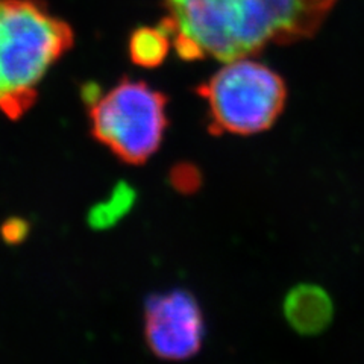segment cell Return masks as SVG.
I'll use <instances>...</instances> for the list:
<instances>
[{
    "label": "cell",
    "instance_id": "1",
    "mask_svg": "<svg viewBox=\"0 0 364 364\" xmlns=\"http://www.w3.org/2000/svg\"><path fill=\"white\" fill-rule=\"evenodd\" d=\"M337 0H164L161 26L184 61L247 58L313 37Z\"/></svg>",
    "mask_w": 364,
    "mask_h": 364
},
{
    "label": "cell",
    "instance_id": "2",
    "mask_svg": "<svg viewBox=\"0 0 364 364\" xmlns=\"http://www.w3.org/2000/svg\"><path fill=\"white\" fill-rule=\"evenodd\" d=\"M73 44L72 26L41 0H0V112L25 116L44 76Z\"/></svg>",
    "mask_w": 364,
    "mask_h": 364
},
{
    "label": "cell",
    "instance_id": "3",
    "mask_svg": "<svg viewBox=\"0 0 364 364\" xmlns=\"http://www.w3.org/2000/svg\"><path fill=\"white\" fill-rule=\"evenodd\" d=\"M198 95L208 109L210 131L215 135H254L270 129L287 102L284 79L254 60L226 61Z\"/></svg>",
    "mask_w": 364,
    "mask_h": 364
},
{
    "label": "cell",
    "instance_id": "4",
    "mask_svg": "<svg viewBox=\"0 0 364 364\" xmlns=\"http://www.w3.org/2000/svg\"><path fill=\"white\" fill-rule=\"evenodd\" d=\"M167 124V96L135 79H122L90 107L95 140L132 166L144 164L156 154Z\"/></svg>",
    "mask_w": 364,
    "mask_h": 364
},
{
    "label": "cell",
    "instance_id": "5",
    "mask_svg": "<svg viewBox=\"0 0 364 364\" xmlns=\"http://www.w3.org/2000/svg\"><path fill=\"white\" fill-rule=\"evenodd\" d=\"M144 337L147 348L161 360L195 357L205 337L203 314L195 296L186 290L151 296L144 306Z\"/></svg>",
    "mask_w": 364,
    "mask_h": 364
},
{
    "label": "cell",
    "instance_id": "6",
    "mask_svg": "<svg viewBox=\"0 0 364 364\" xmlns=\"http://www.w3.org/2000/svg\"><path fill=\"white\" fill-rule=\"evenodd\" d=\"M284 316L301 336H317L329 326L334 305L329 294L313 284L294 287L284 299Z\"/></svg>",
    "mask_w": 364,
    "mask_h": 364
},
{
    "label": "cell",
    "instance_id": "7",
    "mask_svg": "<svg viewBox=\"0 0 364 364\" xmlns=\"http://www.w3.org/2000/svg\"><path fill=\"white\" fill-rule=\"evenodd\" d=\"M170 46H172V37L161 25L156 28L143 26L135 29L129 38V58L135 65L155 68L167 58Z\"/></svg>",
    "mask_w": 364,
    "mask_h": 364
},
{
    "label": "cell",
    "instance_id": "8",
    "mask_svg": "<svg viewBox=\"0 0 364 364\" xmlns=\"http://www.w3.org/2000/svg\"><path fill=\"white\" fill-rule=\"evenodd\" d=\"M136 200V191L128 182H119L111 195L96 203L87 214V222L91 230L105 231L119 223L127 215Z\"/></svg>",
    "mask_w": 364,
    "mask_h": 364
},
{
    "label": "cell",
    "instance_id": "9",
    "mask_svg": "<svg viewBox=\"0 0 364 364\" xmlns=\"http://www.w3.org/2000/svg\"><path fill=\"white\" fill-rule=\"evenodd\" d=\"M172 184L182 193H191L200 184L198 170L190 166H179L172 172Z\"/></svg>",
    "mask_w": 364,
    "mask_h": 364
},
{
    "label": "cell",
    "instance_id": "10",
    "mask_svg": "<svg viewBox=\"0 0 364 364\" xmlns=\"http://www.w3.org/2000/svg\"><path fill=\"white\" fill-rule=\"evenodd\" d=\"M82 99L85 102V105L90 108L91 105H95L96 102L102 97V91L96 84H85L82 87Z\"/></svg>",
    "mask_w": 364,
    "mask_h": 364
},
{
    "label": "cell",
    "instance_id": "11",
    "mask_svg": "<svg viewBox=\"0 0 364 364\" xmlns=\"http://www.w3.org/2000/svg\"><path fill=\"white\" fill-rule=\"evenodd\" d=\"M8 232L11 235L9 240L18 242L26 234V225L21 223V222H13V223H11V228L8 230Z\"/></svg>",
    "mask_w": 364,
    "mask_h": 364
}]
</instances>
